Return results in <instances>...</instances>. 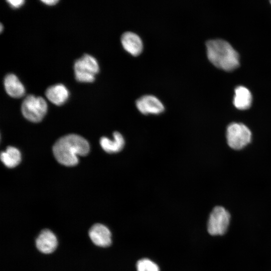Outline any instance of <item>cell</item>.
<instances>
[{
	"mask_svg": "<svg viewBox=\"0 0 271 271\" xmlns=\"http://www.w3.org/2000/svg\"><path fill=\"white\" fill-rule=\"evenodd\" d=\"M89 149V145L85 139L75 134H70L59 139L54 144L53 152L60 164L73 166L78 163V157L86 156Z\"/></svg>",
	"mask_w": 271,
	"mask_h": 271,
	"instance_id": "cell-1",
	"label": "cell"
},
{
	"mask_svg": "<svg viewBox=\"0 0 271 271\" xmlns=\"http://www.w3.org/2000/svg\"><path fill=\"white\" fill-rule=\"evenodd\" d=\"M206 46L208 58L215 67L231 71L239 66L238 54L227 42L211 40L206 42Z\"/></svg>",
	"mask_w": 271,
	"mask_h": 271,
	"instance_id": "cell-2",
	"label": "cell"
},
{
	"mask_svg": "<svg viewBox=\"0 0 271 271\" xmlns=\"http://www.w3.org/2000/svg\"><path fill=\"white\" fill-rule=\"evenodd\" d=\"M74 70L77 81L92 82L95 80V75L99 72V67L94 57L85 54L75 61Z\"/></svg>",
	"mask_w": 271,
	"mask_h": 271,
	"instance_id": "cell-3",
	"label": "cell"
},
{
	"mask_svg": "<svg viewBox=\"0 0 271 271\" xmlns=\"http://www.w3.org/2000/svg\"><path fill=\"white\" fill-rule=\"evenodd\" d=\"M21 111L27 119L38 122L42 120L47 113V104L42 97L29 95L22 103Z\"/></svg>",
	"mask_w": 271,
	"mask_h": 271,
	"instance_id": "cell-4",
	"label": "cell"
},
{
	"mask_svg": "<svg viewBox=\"0 0 271 271\" xmlns=\"http://www.w3.org/2000/svg\"><path fill=\"white\" fill-rule=\"evenodd\" d=\"M251 133L249 129L241 123H232L226 130V139L228 146L233 149L240 150L251 141Z\"/></svg>",
	"mask_w": 271,
	"mask_h": 271,
	"instance_id": "cell-5",
	"label": "cell"
},
{
	"mask_svg": "<svg viewBox=\"0 0 271 271\" xmlns=\"http://www.w3.org/2000/svg\"><path fill=\"white\" fill-rule=\"evenodd\" d=\"M229 212L221 206H216L211 212L207 230L212 235H222L227 229L230 221Z\"/></svg>",
	"mask_w": 271,
	"mask_h": 271,
	"instance_id": "cell-6",
	"label": "cell"
},
{
	"mask_svg": "<svg viewBox=\"0 0 271 271\" xmlns=\"http://www.w3.org/2000/svg\"><path fill=\"white\" fill-rule=\"evenodd\" d=\"M138 110L144 115H158L165 110V106L162 101L153 95H144L136 101Z\"/></svg>",
	"mask_w": 271,
	"mask_h": 271,
	"instance_id": "cell-7",
	"label": "cell"
},
{
	"mask_svg": "<svg viewBox=\"0 0 271 271\" xmlns=\"http://www.w3.org/2000/svg\"><path fill=\"white\" fill-rule=\"evenodd\" d=\"M89 236L93 243L100 247H107L111 244V234L109 229L100 223L94 224L89 230Z\"/></svg>",
	"mask_w": 271,
	"mask_h": 271,
	"instance_id": "cell-8",
	"label": "cell"
},
{
	"mask_svg": "<svg viewBox=\"0 0 271 271\" xmlns=\"http://www.w3.org/2000/svg\"><path fill=\"white\" fill-rule=\"evenodd\" d=\"M57 239L54 233L49 229H44L39 234L36 240V245L38 250L44 253H50L56 248Z\"/></svg>",
	"mask_w": 271,
	"mask_h": 271,
	"instance_id": "cell-9",
	"label": "cell"
},
{
	"mask_svg": "<svg viewBox=\"0 0 271 271\" xmlns=\"http://www.w3.org/2000/svg\"><path fill=\"white\" fill-rule=\"evenodd\" d=\"M121 43L124 49L132 56L140 55L143 49V43L140 37L136 33L125 32L121 35Z\"/></svg>",
	"mask_w": 271,
	"mask_h": 271,
	"instance_id": "cell-10",
	"label": "cell"
},
{
	"mask_svg": "<svg viewBox=\"0 0 271 271\" xmlns=\"http://www.w3.org/2000/svg\"><path fill=\"white\" fill-rule=\"evenodd\" d=\"M125 141L123 135L118 131H114L113 139L106 137L101 138L100 144L102 149L106 153H117L120 152L125 146Z\"/></svg>",
	"mask_w": 271,
	"mask_h": 271,
	"instance_id": "cell-11",
	"label": "cell"
},
{
	"mask_svg": "<svg viewBox=\"0 0 271 271\" xmlns=\"http://www.w3.org/2000/svg\"><path fill=\"white\" fill-rule=\"evenodd\" d=\"M47 98L57 105L63 104L68 99L69 93L62 84H57L49 87L45 91Z\"/></svg>",
	"mask_w": 271,
	"mask_h": 271,
	"instance_id": "cell-12",
	"label": "cell"
},
{
	"mask_svg": "<svg viewBox=\"0 0 271 271\" xmlns=\"http://www.w3.org/2000/svg\"><path fill=\"white\" fill-rule=\"evenodd\" d=\"M4 86L8 94L14 98L21 97L25 92L23 84L17 76L12 73L8 74L5 76Z\"/></svg>",
	"mask_w": 271,
	"mask_h": 271,
	"instance_id": "cell-13",
	"label": "cell"
},
{
	"mask_svg": "<svg viewBox=\"0 0 271 271\" xmlns=\"http://www.w3.org/2000/svg\"><path fill=\"white\" fill-rule=\"evenodd\" d=\"M252 102V95L246 87L239 86L235 89L233 104L237 109L245 110L250 107Z\"/></svg>",
	"mask_w": 271,
	"mask_h": 271,
	"instance_id": "cell-14",
	"label": "cell"
},
{
	"mask_svg": "<svg viewBox=\"0 0 271 271\" xmlns=\"http://www.w3.org/2000/svg\"><path fill=\"white\" fill-rule=\"evenodd\" d=\"M1 159L4 164L8 168H14L18 165L21 162V153L18 149L10 146L7 148L5 151L1 153Z\"/></svg>",
	"mask_w": 271,
	"mask_h": 271,
	"instance_id": "cell-15",
	"label": "cell"
},
{
	"mask_svg": "<svg viewBox=\"0 0 271 271\" xmlns=\"http://www.w3.org/2000/svg\"><path fill=\"white\" fill-rule=\"evenodd\" d=\"M137 271H160L159 266L149 258H142L137 263Z\"/></svg>",
	"mask_w": 271,
	"mask_h": 271,
	"instance_id": "cell-16",
	"label": "cell"
},
{
	"mask_svg": "<svg viewBox=\"0 0 271 271\" xmlns=\"http://www.w3.org/2000/svg\"><path fill=\"white\" fill-rule=\"evenodd\" d=\"M7 2L13 8H19L25 3V1L23 0H9Z\"/></svg>",
	"mask_w": 271,
	"mask_h": 271,
	"instance_id": "cell-17",
	"label": "cell"
},
{
	"mask_svg": "<svg viewBox=\"0 0 271 271\" xmlns=\"http://www.w3.org/2000/svg\"><path fill=\"white\" fill-rule=\"evenodd\" d=\"M43 3L47 5H54L57 4L59 1L58 0H43Z\"/></svg>",
	"mask_w": 271,
	"mask_h": 271,
	"instance_id": "cell-18",
	"label": "cell"
},
{
	"mask_svg": "<svg viewBox=\"0 0 271 271\" xmlns=\"http://www.w3.org/2000/svg\"><path fill=\"white\" fill-rule=\"evenodd\" d=\"M2 30H3V25H2V24H1V32L2 31Z\"/></svg>",
	"mask_w": 271,
	"mask_h": 271,
	"instance_id": "cell-19",
	"label": "cell"
},
{
	"mask_svg": "<svg viewBox=\"0 0 271 271\" xmlns=\"http://www.w3.org/2000/svg\"><path fill=\"white\" fill-rule=\"evenodd\" d=\"M270 2V4H271V1Z\"/></svg>",
	"mask_w": 271,
	"mask_h": 271,
	"instance_id": "cell-20",
	"label": "cell"
}]
</instances>
